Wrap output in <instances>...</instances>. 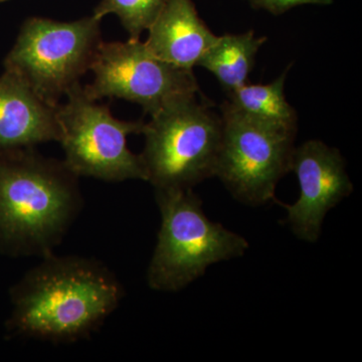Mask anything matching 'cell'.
<instances>
[{"label": "cell", "instance_id": "1", "mask_svg": "<svg viewBox=\"0 0 362 362\" xmlns=\"http://www.w3.org/2000/svg\"><path fill=\"white\" fill-rule=\"evenodd\" d=\"M124 295L102 262L51 254L11 288L7 333L57 344L77 342L103 325Z\"/></svg>", "mask_w": 362, "mask_h": 362}, {"label": "cell", "instance_id": "2", "mask_svg": "<svg viewBox=\"0 0 362 362\" xmlns=\"http://www.w3.org/2000/svg\"><path fill=\"white\" fill-rule=\"evenodd\" d=\"M78 178L35 147L0 152V252L54 254L84 206Z\"/></svg>", "mask_w": 362, "mask_h": 362}, {"label": "cell", "instance_id": "3", "mask_svg": "<svg viewBox=\"0 0 362 362\" xmlns=\"http://www.w3.org/2000/svg\"><path fill=\"white\" fill-rule=\"evenodd\" d=\"M156 199L161 226L147 270L152 290L180 291L209 266L246 254L247 240L209 220L194 189L156 190Z\"/></svg>", "mask_w": 362, "mask_h": 362}, {"label": "cell", "instance_id": "4", "mask_svg": "<svg viewBox=\"0 0 362 362\" xmlns=\"http://www.w3.org/2000/svg\"><path fill=\"white\" fill-rule=\"evenodd\" d=\"M141 156L156 190L194 189L216 176L223 119L202 93L168 105L148 123Z\"/></svg>", "mask_w": 362, "mask_h": 362}, {"label": "cell", "instance_id": "5", "mask_svg": "<svg viewBox=\"0 0 362 362\" xmlns=\"http://www.w3.org/2000/svg\"><path fill=\"white\" fill-rule=\"evenodd\" d=\"M100 23L93 16L71 23L28 18L4 59V69L47 104L58 106L90 70L103 42Z\"/></svg>", "mask_w": 362, "mask_h": 362}, {"label": "cell", "instance_id": "6", "mask_svg": "<svg viewBox=\"0 0 362 362\" xmlns=\"http://www.w3.org/2000/svg\"><path fill=\"white\" fill-rule=\"evenodd\" d=\"M66 97V103L57 106V117L66 166L78 176L108 182L147 181L141 156L127 146L128 136L142 134L144 121L116 119L109 106L90 100L81 84Z\"/></svg>", "mask_w": 362, "mask_h": 362}, {"label": "cell", "instance_id": "7", "mask_svg": "<svg viewBox=\"0 0 362 362\" xmlns=\"http://www.w3.org/2000/svg\"><path fill=\"white\" fill-rule=\"evenodd\" d=\"M220 111L223 136L216 177L243 204H277L276 187L291 171L297 133L245 115L228 101Z\"/></svg>", "mask_w": 362, "mask_h": 362}, {"label": "cell", "instance_id": "8", "mask_svg": "<svg viewBox=\"0 0 362 362\" xmlns=\"http://www.w3.org/2000/svg\"><path fill=\"white\" fill-rule=\"evenodd\" d=\"M90 70L94 81L83 89L90 100H127L150 117L202 93L194 71L157 58L140 40L102 42Z\"/></svg>", "mask_w": 362, "mask_h": 362}, {"label": "cell", "instance_id": "9", "mask_svg": "<svg viewBox=\"0 0 362 362\" xmlns=\"http://www.w3.org/2000/svg\"><path fill=\"white\" fill-rule=\"evenodd\" d=\"M291 171L297 176L300 194L296 202L284 204L285 223L298 239L319 240L326 214L354 192L346 163L339 150L312 139L295 147Z\"/></svg>", "mask_w": 362, "mask_h": 362}, {"label": "cell", "instance_id": "10", "mask_svg": "<svg viewBox=\"0 0 362 362\" xmlns=\"http://www.w3.org/2000/svg\"><path fill=\"white\" fill-rule=\"evenodd\" d=\"M57 106L40 99L16 74L0 76V152L58 141Z\"/></svg>", "mask_w": 362, "mask_h": 362}, {"label": "cell", "instance_id": "11", "mask_svg": "<svg viewBox=\"0 0 362 362\" xmlns=\"http://www.w3.org/2000/svg\"><path fill=\"white\" fill-rule=\"evenodd\" d=\"M144 42L157 58L192 70L218 39L192 0H168L148 28Z\"/></svg>", "mask_w": 362, "mask_h": 362}, {"label": "cell", "instance_id": "12", "mask_svg": "<svg viewBox=\"0 0 362 362\" xmlns=\"http://www.w3.org/2000/svg\"><path fill=\"white\" fill-rule=\"evenodd\" d=\"M266 40L254 30L226 33L218 37L197 66L213 74L226 94H230L249 83L257 54Z\"/></svg>", "mask_w": 362, "mask_h": 362}, {"label": "cell", "instance_id": "13", "mask_svg": "<svg viewBox=\"0 0 362 362\" xmlns=\"http://www.w3.org/2000/svg\"><path fill=\"white\" fill-rule=\"evenodd\" d=\"M287 69L276 80L267 85L247 84L228 95L226 101L235 110L257 120L297 133L298 115L285 96Z\"/></svg>", "mask_w": 362, "mask_h": 362}, {"label": "cell", "instance_id": "14", "mask_svg": "<svg viewBox=\"0 0 362 362\" xmlns=\"http://www.w3.org/2000/svg\"><path fill=\"white\" fill-rule=\"evenodd\" d=\"M168 0H102L94 9L93 16L102 20L107 14L114 13L128 33L129 40H140V35L148 30Z\"/></svg>", "mask_w": 362, "mask_h": 362}, {"label": "cell", "instance_id": "15", "mask_svg": "<svg viewBox=\"0 0 362 362\" xmlns=\"http://www.w3.org/2000/svg\"><path fill=\"white\" fill-rule=\"evenodd\" d=\"M252 7L256 9H264L274 16H281L290 9L306 4L313 6H330L333 0H247Z\"/></svg>", "mask_w": 362, "mask_h": 362}, {"label": "cell", "instance_id": "16", "mask_svg": "<svg viewBox=\"0 0 362 362\" xmlns=\"http://www.w3.org/2000/svg\"><path fill=\"white\" fill-rule=\"evenodd\" d=\"M7 1V0H0V2Z\"/></svg>", "mask_w": 362, "mask_h": 362}]
</instances>
